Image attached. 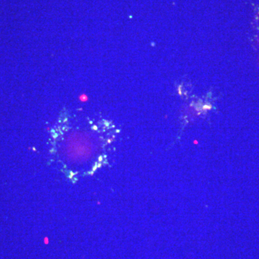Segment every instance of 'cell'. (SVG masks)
Masks as SVG:
<instances>
[{"label":"cell","instance_id":"cell-1","mask_svg":"<svg viewBox=\"0 0 259 259\" xmlns=\"http://www.w3.org/2000/svg\"><path fill=\"white\" fill-rule=\"evenodd\" d=\"M115 135L107 120L81 118L63 110L50 131V154L69 179L91 174L107 161L105 152Z\"/></svg>","mask_w":259,"mask_h":259}]
</instances>
